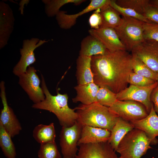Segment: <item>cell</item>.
<instances>
[{
  "label": "cell",
  "instance_id": "4dcf8cb0",
  "mask_svg": "<svg viewBox=\"0 0 158 158\" xmlns=\"http://www.w3.org/2000/svg\"><path fill=\"white\" fill-rule=\"evenodd\" d=\"M109 5L123 17L133 18L145 23H149L142 15L132 9L118 6L116 0H111Z\"/></svg>",
  "mask_w": 158,
  "mask_h": 158
},
{
  "label": "cell",
  "instance_id": "d4e9b609",
  "mask_svg": "<svg viewBox=\"0 0 158 158\" xmlns=\"http://www.w3.org/2000/svg\"><path fill=\"white\" fill-rule=\"evenodd\" d=\"M11 138L0 123V147L7 158H16V149Z\"/></svg>",
  "mask_w": 158,
  "mask_h": 158
},
{
  "label": "cell",
  "instance_id": "7c38bea8",
  "mask_svg": "<svg viewBox=\"0 0 158 158\" xmlns=\"http://www.w3.org/2000/svg\"><path fill=\"white\" fill-rule=\"evenodd\" d=\"M47 42L45 40H40L37 38L24 40L22 48L20 50L21 56L19 61L13 68V74L18 77L26 72L27 68L36 61L35 50Z\"/></svg>",
  "mask_w": 158,
  "mask_h": 158
},
{
  "label": "cell",
  "instance_id": "9c48e42d",
  "mask_svg": "<svg viewBox=\"0 0 158 158\" xmlns=\"http://www.w3.org/2000/svg\"><path fill=\"white\" fill-rule=\"evenodd\" d=\"M33 66H29L25 73L18 77V83L34 104L39 103L45 98L43 90L40 87V80Z\"/></svg>",
  "mask_w": 158,
  "mask_h": 158
},
{
  "label": "cell",
  "instance_id": "7a4b0ae2",
  "mask_svg": "<svg viewBox=\"0 0 158 158\" xmlns=\"http://www.w3.org/2000/svg\"><path fill=\"white\" fill-rule=\"evenodd\" d=\"M41 87L45 95L44 99L37 103L33 104L32 108L45 110L54 114L60 124L62 127H69L73 125L77 121L78 115L75 109L70 108L68 105V96L66 93H60L53 95L49 92L42 74Z\"/></svg>",
  "mask_w": 158,
  "mask_h": 158
},
{
  "label": "cell",
  "instance_id": "8fae6325",
  "mask_svg": "<svg viewBox=\"0 0 158 158\" xmlns=\"http://www.w3.org/2000/svg\"><path fill=\"white\" fill-rule=\"evenodd\" d=\"M131 54L135 56L158 75V42L146 40L134 48Z\"/></svg>",
  "mask_w": 158,
  "mask_h": 158
},
{
  "label": "cell",
  "instance_id": "603a6c76",
  "mask_svg": "<svg viewBox=\"0 0 158 158\" xmlns=\"http://www.w3.org/2000/svg\"><path fill=\"white\" fill-rule=\"evenodd\" d=\"M32 135L35 140L40 144L55 142L56 133L54 123L37 126L33 129Z\"/></svg>",
  "mask_w": 158,
  "mask_h": 158
},
{
  "label": "cell",
  "instance_id": "8d00e7d4",
  "mask_svg": "<svg viewBox=\"0 0 158 158\" xmlns=\"http://www.w3.org/2000/svg\"><path fill=\"white\" fill-rule=\"evenodd\" d=\"M150 3L151 5L158 8V0H150Z\"/></svg>",
  "mask_w": 158,
  "mask_h": 158
},
{
  "label": "cell",
  "instance_id": "ffe728a7",
  "mask_svg": "<svg viewBox=\"0 0 158 158\" xmlns=\"http://www.w3.org/2000/svg\"><path fill=\"white\" fill-rule=\"evenodd\" d=\"M92 57L79 55L77 59L76 76L78 85L94 82L91 66Z\"/></svg>",
  "mask_w": 158,
  "mask_h": 158
},
{
  "label": "cell",
  "instance_id": "8992f818",
  "mask_svg": "<svg viewBox=\"0 0 158 158\" xmlns=\"http://www.w3.org/2000/svg\"><path fill=\"white\" fill-rule=\"evenodd\" d=\"M109 109L112 113L130 122L141 120L149 114L142 104L130 100H117Z\"/></svg>",
  "mask_w": 158,
  "mask_h": 158
},
{
  "label": "cell",
  "instance_id": "484cf974",
  "mask_svg": "<svg viewBox=\"0 0 158 158\" xmlns=\"http://www.w3.org/2000/svg\"><path fill=\"white\" fill-rule=\"evenodd\" d=\"M86 1L85 0H42L45 4L46 13L49 17L56 16L60 11V8L66 4L73 3L76 5H78Z\"/></svg>",
  "mask_w": 158,
  "mask_h": 158
},
{
  "label": "cell",
  "instance_id": "5bb4252c",
  "mask_svg": "<svg viewBox=\"0 0 158 158\" xmlns=\"http://www.w3.org/2000/svg\"><path fill=\"white\" fill-rule=\"evenodd\" d=\"M88 32L110 51L126 50L113 28L101 26L97 29H90Z\"/></svg>",
  "mask_w": 158,
  "mask_h": 158
},
{
  "label": "cell",
  "instance_id": "d590c367",
  "mask_svg": "<svg viewBox=\"0 0 158 158\" xmlns=\"http://www.w3.org/2000/svg\"><path fill=\"white\" fill-rule=\"evenodd\" d=\"M151 100L154 111L158 115V85L152 92Z\"/></svg>",
  "mask_w": 158,
  "mask_h": 158
},
{
  "label": "cell",
  "instance_id": "44dd1931",
  "mask_svg": "<svg viewBox=\"0 0 158 158\" xmlns=\"http://www.w3.org/2000/svg\"><path fill=\"white\" fill-rule=\"evenodd\" d=\"M134 128V126L130 122L118 117L111 131V135L108 142L116 151L122 139Z\"/></svg>",
  "mask_w": 158,
  "mask_h": 158
},
{
  "label": "cell",
  "instance_id": "e0dca14e",
  "mask_svg": "<svg viewBox=\"0 0 158 158\" xmlns=\"http://www.w3.org/2000/svg\"><path fill=\"white\" fill-rule=\"evenodd\" d=\"M130 122L134 128L144 131L151 140L152 144H157V140L156 138L158 136V116L154 109L152 104L150 112L146 117Z\"/></svg>",
  "mask_w": 158,
  "mask_h": 158
},
{
  "label": "cell",
  "instance_id": "ba28073f",
  "mask_svg": "<svg viewBox=\"0 0 158 158\" xmlns=\"http://www.w3.org/2000/svg\"><path fill=\"white\" fill-rule=\"evenodd\" d=\"M158 85V81L144 87L130 85L129 87L116 94L117 99L130 100L140 103L145 107L149 114L152 105L151 95L152 92Z\"/></svg>",
  "mask_w": 158,
  "mask_h": 158
},
{
  "label": "cell",
  "instance_id": "5b68a950",
  "mask_svg": "<svg viewBox=\"0 0 158 158\" xmlns=\"http://www.w3.org/2000/svg\"><path fill=\"white\" fill-rule=\"evenodd\" d=\"M119 25L114 28L126 50L131 51L144 40L143 22L135 18L123 17Z\"/></svg>",
  "mask_w": 158,
  "mask_h": 158
},
{
  "label": "cell",
  "instance_id": "f546056e",
  "mask_svg": "<svg viewBox=\"0 0 158 158\" xmlns=\"http://www.w3.org/2000/svg\"><path fill=\"white\" fill-rule=\"evenodd\" d=\"M149 0H117L118 6L132 9L143 15L145 8L150 4Z\"/></svg>",
  "mask_w": 158,
  "mask_h": 158
},
{
  "label": "cell",
  "instance_id": "d6a6232c",
  "mask_svg": "<svg viewBox=\"0 0 158 158\" xmlns=\"http://www.w3.org/2000/svg\"><path fill=\"white\" fill-rule=\"evenodd\" d=\"M143 28L144 40H152L158 42V23H144Z\"/></svg>",
  "mask_w": 158,
  "mask_h": 158
},
{
  "label": "cell",
  "instance_id": "4316f807",
  "mask_svg": "<svg viewBox=\"0 0 158 158\" xmlns=\"http://www.w3.org/2000/svg\"><path fill=\"white\" fill-rule=\"evenodd\" d=\"M132 55L133 71L138 74L158 81V75L149 68L137 57Z\"/></svg>",
  "mask_w": 158,
  "mask_h": 158
},
{
  "label": "cell",
  "instance_id": "3957f363",
  "mask_svg": "<svg viewBox=\"0 0 158 158\" xmlns=\"http://www.w3.org/2000/svg\"><path fill=\"white\" fill-rule=\"evenodd\" d=\"M74 109L78 115L77 121L81 126L107 129L110 132L118 117L111 113L109 107L95 102L80 104Z\"/></svg>",
  "mask_w": 158,
  "mask_h": 158
},
{
  "label": "cell",
  "instance_id": "6da1fadb",
  "mask_svg": "<svg viewBox=\"0 0 158 158\" xmlns=\"http://www.w3.org/2000/svg\"><path fill=\"white\" fill-rule=\"evenodd\" d=\"M132 55L128 51H108L102 55L92 57L91 66L94 82L107 87L117 94L127 87L133 71Z\"/></svg>",
  "mask_w": 158,
  "mask_h": 158
},
{
  "label": "cell",
  "instance_id": "e575fe53",
  "mask_svg": "<svg viewBox=\"0 0 158 158\" xmlns=\"http://www.w3.org/2000/svg\"><path fill=\"white\" fill-rule=\"evenodd\" d=\"M100 8L95 10L89 18V23L91 29H98L102 25V19L100 13Z\"/></svg>",
  "mask_w": 158,
  "mask_h": 158
},
{
  "label": "cell",
  "instance_id": "4fadbf2b",
  "mask_svg": "<svg viewBox=\"0 0 158 158\" xmlns=\"http://www.w3.org/2000/svg\"><path fill=\"white\" fill-rule=\"evenodd\" d=\"M75 158H122L108 141L95 143L82 144Z\"/></svg>",
  "mask_w": 158,
  "mask_h": 158
},
{
  "label": "cell",
  "instance_id": "836d02e7",
  "mask_svg": "<svg viewBox=\"0 0 158 158\" xmlns=\"http://www.w3.org/2000/svg\"><path fill=\"white\" fill-rule=\"evenodd\" d=\"M143 16L149 23H158V8L150 4L145 8Z\"/></svg>",
  "mask_w": 158,
  "mask_h": 158
},
{
  "label": "cell",
  "instance_id": "1f68e13d",
  "mask_svg": "<svg viewBox=\"0 0 158 158\" xmlns=\"http://www.w3.org/2000/svg\"><path fill=\"white\" fill-rule=\"evenodd\" d=\"M156 82L152 79L138 74L133 72L130 74L128 80V83L130 85L140 87L149 86Z\"/></svg>",
  "mask_w": 158,
  "mask_h": 158
},
{
  "label": "cell",
  "instance_id": "83f0119b",
  "mask_svg": "<svg viewBox=\"0 0 158 158\" xmlns=\"http://www.w3.org/2000/svg\"><path fill=\"white\" fill-rule=\"evenodd\" d=\"M117 100L116 94L106 86H99L96 95V102L109 107Z\"/></svg>",
  "mask_w": 158,
  "mask_h": 158
},
{
  "label": "cell",
  "instance_id": "d6986e66",
  "mask_svg": "<svg viewBox=\"0 0 158 158\" xmlns=\"http://www.w3.org/2000/svg\"><path fill=\"white\" fill-rule=\"evenodd\" d=\"M99 86L94 82L78 85L74 87L76 95L72 99L74 103L80 102L82 104L89 105L96 102V97Z\"/></svg>",
  "mask_w": 158,
  "mask_h": 158
},
{
  "label": "cell",
  "instance_id": "30bf717a",
  "mask_svg": "<svg viewBox=\"0 0 158 158\" xmlns=\"http://www.w3.org/2000/svg\"><path fill=\"white\" fill-rule=\"evenodd\" d=\"M0 96L3 107L1 110L0 123L11 137L13 138L19 134L22 127L13 110L8 104L4 81H1L0 83Z\"/></svg>",
  "mask_w": 158,
  "mask_h": 158
},
{
  "label": "cell",
  "instance_id": "277c9868",
  "mask_svg": "<svg viewBox=\"0 0 158 158\" xmlns=\"http://www.w3.org/2000/svg\"><path fill=\"white\" fill-rule=\"evenodd\" d=\"M151 140L143 131L134 128L119 143L116 152L122 158H140L151 148Z\"/></svg>",
  "mask_w": 158,
  "mask_h": 158
},
{
  "label": "cell",
  "instance_id": "52a82bcc",
  "mask_svg": "<svg viewBox=\"0 0 158 158\" xmlns=\"http://www.w3.org/2000/svg\"><path fill=\"white\" fill-rule=\"evenodd\" d=\"M82 127L77 121L71 127H62L59 135V144L63 158H75L78 150V143Z\"/></svg>",
  "mask_w": 158,
  "mask_h": 158
},
{
  "label": "cell",
  "instance_id": "2e32d148",
  "mask_svg": "<svg viewBox=\"0 0 158 158\" xmlns=\"http://www.w3.org/2000/svg\"><path fill=\"white\" fill-rule=\"evenodd\" d=\"M15 19L12 9L8 4L0 1V49L8 44L12 32Z\"/></svg>",
  "mask_w": 158,
  "mask_h": 158
},
{
  "label": "cell",
  "instance_id": "ac0fdd59",
  "mask_svg": "<svg viewBox=\"0 0 158 158\" xmlns=\"http://www.w3.org/2000/svg\"><path fill=\"white\" fill-rule=\"evenodd\" d=\"M111 133L110 131L106 129L87 125L82 126L78 146L82 144L107 142Z\"/></svg>",
  "mask_w": 158,
  "mask_h": 158
},
{
  "label": "cell",
  "instance_id": "7402d4cb",
  "mask_svg": "<svg viewBox=\"0 0 158 158\" xmlns=\"http://www.w3.org/2000/svg\"><path fill=\"white\" fill-rule=\"evenodd\" d=\"M108 51L98 40L90 35L82 40L79 55L92 57L103 55Z\"/></svg>",
  "mask_w": 158,
  "mask_h": 158
},
{
  "label": "cell",
  "instance_id": "f1b7e54d",
  "mask_svg": "<svg viewBox=\"0 0 158 158\" xmlns=\"http://www.w3.org/2000/svg\"><path fill=\"white\" fill-rule=\"evenodd\" d=\"M38 156V158H62L55 142L40 144Z\"/></svg>",
  "mask_w": 158,
  "mask_h": 158
},
{
  "label": "cell",
  "instance_id": "cb8c5ba5",
  "mask_svg": "<svg viewBox=\"0 0 158 158\" xmlns=\"http://www.w3.org/2000/svg\"><path fill=\"white\" fill-rule=\"evenodd\" d=\"M100 13L102 21L101 26L114 28L122 21L119 13L109 5L101 8Z\"/></svg>",
  "mask_w": 158,
  "mask_h": 158
},
{
  "label": "cell",
  "instance_id": "9a60e30c",
  "mask_svg": "<svg viewBox=\"0 0 158 158\" xmlns=\"http://www.w3.org/2000/svg\"><path fill=\"white\" fill-rule=\"evenodd\" d=\"M111 0H91L89 4L78 13L68 14L66 11H60L56 16V19L60 27L67 30L71 28L76 23L77 18L81 15L99 8L109 5Z\"/></svg>",
  "mask_w": 158,
  "mask_h": 158
}]
</instances>
